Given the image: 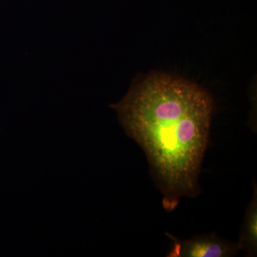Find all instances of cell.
<instances>
[{
	"instance_id": "cell-1",
	"label": "cell",
	"mask_w": 257,
	"mask_h": 257,
	"mask_svg": "<svg viewBox=\"0 0 257 257\" xmlns=\"http://www.w3.org/2000/svg\"><path fill=\"white\" fill-rule=\"evenodd\" d=\"M111 107L146 154L165 210L173 211L181 197H197L214 110L210 94L194 83L153 72L135 80Z\"/></svg>"
},
{
	"instance_id": "cell-2",
	"label": "cell",
	"mask_w": 257,
	"mask_h": 257,
	"mask_svg": "<svg viewBox=\"0 0 257 257\" xmlns=\"http://www.w3.org/2000/svg\"><path fill=\"white\" fill-rule=\"evenodd\" d=\"M173 246L169 256L222 257L236 254L237 246L221 239L215 234L202 235L179 241L171 236Z\"/></svg>"
},
{
	"instance_id": "cell-3",
	"label": "cell",
	"mask_w": 257,
	"mask_h": 257,
	"mask_svg": "<svg viewBox=\"0 0 257 257\" xmlns=\"http://www.w3.org/2000/svg\"><path fill=\"white\" fill-rule=\"evenodd\" d=\"M252 200L246 209L242 229L240 234L238 249H243L248 256H254L257 250V196L256 185L254 184Z\"/></svg>"
}]
</instances>
